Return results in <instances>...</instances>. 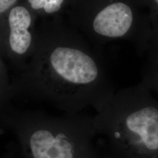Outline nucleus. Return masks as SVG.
Here are the masks:
<instances>
[{"instance_id":"obj_4","label":"nucleus","mask_w":158,"mask_h":158,"mask_svg":"<svg viewBox=\"0 0 158 158\" xmlns=\"http://www.w3.org/2000/svg\"><path fill=\"white\" fill-rule=\"evenodd\" d=\"M7 23L9 29L7 42L10 52L19 56L24 55L32 41L28 30L31 23L29 12L23 6L12 7L8 13Z\"/></svg>"},{"instance_id":"obj_6","label":"nucleus","mask_w":158,"mask_h":158,"mask_svg":"<svg viewBox=\"0 0 158 158\" xmlns=\"http://www.w3.org/2000/svg\"><path fill=\"white\" fill-rule=\"evenodd\" d=\"M31 7L34 10L43 8L48 14L59 11L64 0H28Z\"/></svg>"},{"instance_id":"obj_2","label":"nucleus","mask_w":158,"mask_h":158,"mask_svg":"<svg viewBox=\"0 0 158 158\" xmlns=\"http://www.w3.org/2000/svg\"><path fill=\"white\" fill-rule=\"evenodd\" d=\"M19 123L25 158H82L73 117L55 118L25 113Z\"/></svg>"},{"instance_id":"obj_9","label":"nucleus","mask_w":158,"mask_h":158,"mask_svg":"<svg viewBox=\"0 0 158 158\" xmlns=\"http://www.w3.org/2000/svg\"><path fill=\"white\" fill-rule=\"evenodd\" d=\"M154 1H155V2H156V3L158 4V0H154Z\"/></svg>"},{"instance_id":"obj_8","label":"nucleus","mask_w":158,"mask_h":158,"mask_svg":"<svg viewBox=\"0 0 158 158\" xmlns=\"http://www.w3.org/2000/svg\"><path fill=\"white\" fill-rule=\"evenodd\" d=\"M1 72H2V66H1V62H0V79L1 78Z\"/></svg>"},{"instance_id":"obj_1","label":"nucleus","mask_w":158,"mask_h":158,"mask_svg":"<svg viewBox=\"0 0 158 158\" xmlns=\"http://www.w3.org/2000/svg\"><path fill=\"white\" fill-rule=\"evenodd\" d=\"M50 72L40 74L23 85L25 93L73 112L81 88L98 76L94 60L80 50L65 46L53 49L49 56Z\"/></svg>"},{"instance_id":"obj_3","label":"nucleus","mask_w":158,"mask_h":158,"mask_svg":"<svg viewBox=\"0 0 158 158\" xmlns=\"http://www.w3.org/2000/svg\"><path fill=\"white\" fill-rule=\"evenodd\" d=\"M133 21L132 12L123 2H115L104 8L95 17L93 28L102 36L117 38L126 34Z\"/></svg>"},{"instance_id":"obj_5","label":"nucleus","mask_w":158,"mask_h":158,"mask_svg":"<svg viewBox=\"0 0 158 158\" xmlns=\"http://www.w3.org/2000/svg\"><path fill=\"white\" fill-rule=\"evenodd\" d=\"M129 130L140 136L151 150L158 149V110L147 107L131 114L126 120Z\"/></svg>"},{"instance_id":"obj_7","label":"nucleus","mask_w":158,"mask_h":158,"mask_svg":"<svg viewBox=\"0 0 158 158\" xmlns=\"http://www.w3.org/2000/svg\"><path fill=\"white\" fill-rule=\"evenodd\" d=\"M17 0H0V17L10 10Z\"/></svg>"}]
</instances>
